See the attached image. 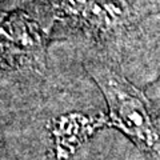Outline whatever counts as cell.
<instances>
[{
    "label": "cell",
    "instance_id": "1",
    "mask_svg": "<svg viewBox=\"0 0 160 160\" xmlns=\"http://www.w3.org/2000/svg\"><path fill=\"white\" fill-rule=\"evenodd\" d=\"M86 68L106 99L112 126L146 152L159 153L160 126L146 96L107 63L89 60Z\"/></svg>",
    "mask_w": 160,
    "mask_h": 160
},
{
    "label": "cell",
    "instance_id": "2",
    "mask_svg": "<svg viewBox=\"0 0 160 160\" xmlns=\"http://www.w3.org/2000/svg\"><path fill=\"white\" fill-rule=\"evenodd\" d=\"M46 35L38 20L26 12L7 15L2 24L3 60L7 66L39 68L46 60Z\"/></svg>",
    "mask_w": 160,
    "mask_h": 160
}]
</instances>
